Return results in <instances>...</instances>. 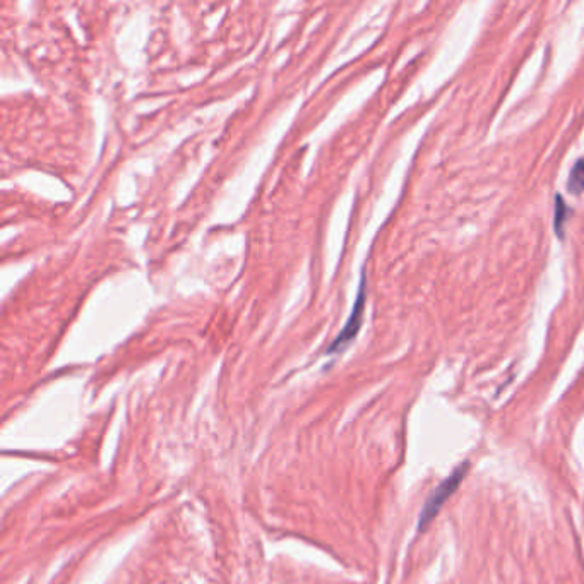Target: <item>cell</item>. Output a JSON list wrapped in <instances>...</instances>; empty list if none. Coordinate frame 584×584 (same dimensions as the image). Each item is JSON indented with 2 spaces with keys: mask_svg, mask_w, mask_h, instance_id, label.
I'll use <instances>...</instances> for the list:
<instances>
[{
  "mask_svg": "<svg viewBox=\"0 0 584 584\" xmlns=\"http://www.w3.org/2000/svg\"><path fill=\"white\" fill-rule=\"evenodd\" d=\"M465 471H466V465L459 466L457 470L453 471V475L446 482H442L435 488V492L430 496V499L427 500V504H425V507L422 511V516H420V529L427 528L428 523L441 511L444 502L455 494V490L461 484V480L465 478Z\"/></svg>",
  "mask_w": 584,
  "mask_h": 584,
  "instance_id": "cell-1",
  "label": "cell"
},
{
  "mask_svg": "<svg viewBox=\"0 0 584 584\" xmlns=\"http://www.w3.org/2000/svg\"><path fill=\"white\" fill-rule=\"evenodd\" d=\"M365 295H367V290H365V276H362V283H360V290H358V297H356L353 311L350 313V319L346 321V324H344V328H343L342 333L338 334V338H336V340L333 342V344L329 346V353L340 352V350H343L346 344H350L352 340H353L356 334H358L360 326H362V321H364Z\"/></svg>",
  "mask_w": 584,
  "mask_h": 584,
  "instance_id": "cell-2",
  "label": "cell"
},
{
  "mask_svg": "<svg viewBox=\"0 0 584 584\" xmlns=\"http://www.w3.org/2000/svg\"><path fill=\"white\" fill-rule=\"evenodd\" d=\"M568 187H569L570 192L574 194H579L584 190V158L579 159L572 170H570L569 182H568Z\"/></svg>",
  "mask_w": 584,
  "mask_h": 584,
  "instance_id": "cell-3",
  "label": "cell"
},
{
  "mask_svg": "<svg viewBox=\"0 0 584 584\" xmlns=\"http://www.w3.org/2000/svg\"><path fill=\"white\" fill-rule=\"evenodd\" d=\"M568 214H569V210L566 208V202H564V200H562L560 196H557L556 221H554V229H556V233L558 237H562V235H564V221H566Z\"/></svg>",
  "mask_w": 584,
  "mask_h": 584,
  "instance_id": "cell-4",
  "label": "cell"
}]
</instances>
